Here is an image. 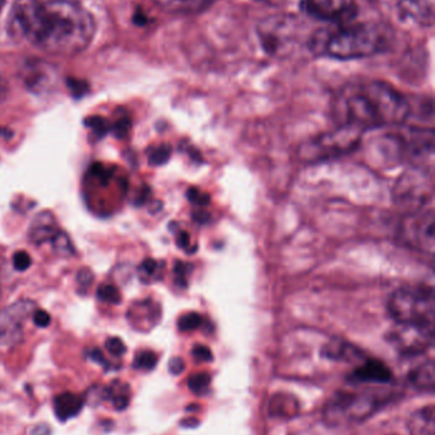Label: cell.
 I'll return each mask as SVG.
<instances>
[{
	"label": "cell",
	"instance_id": "6da1fadb",
	"mask_svg": "<svg viewBox=\"0 0 435 435\" xmlns=\"http://www.w3.org/2000/svg\"><path fill=\"white\" fill-rule=\"evenodd\" d=\"M11 19L27 41L51 55L79 54L95 33L91 13L76 0H14Z\"/></svg>",
	"mask_w": 435,
	"mask_h": 435
},
{
	"label": "cell",
	"instance_id": "7a4b0ae2",
	"mask_svg": "<svg viewBox=\"0 0 435 435\" xmlns=\"http://www.w3.org/2000/svg\"><path fill=\"white\" fill-rule=\"evenodd\" d=\"M334 115L338 126L361 132L401 126L410 118L411 105L385 81H355L336 96Z\"/></svg>",
	"mask_w": 435,
	"mask_h": 435
},
{
	"label": "cell",
	"instance_id": "3957f363",
	"mask_svg": "<svg viewBox=\"0 0 435 435\" xmlns=\"http://www.w3.org/2000/svg\"><path fill=\"white\" fill-rule=\"evenodd\" d=\"M390 31L374 22H348L321 30L308 41L310 50L337 60L377 55L390 45Z\"/></svg>",
	"mask_w": 435,
	"mask_h": 435
},
{
	"label": "cell",
	"instance_id": "277c9868",
	"mask_svg": "<svg viewBox=\"0 0 435 435\" xmlns=\"http://www.w3.org/2000/svg\"><path fill=\"white\" fill-rule=\"evenodd\" d=\"M388 312L397 324L434 329V290L426 286L401 288L388 300Z\"/></svg>",
	"mask_w": 435,
	"mask_h": 435
},
{
	"label": "cell",
	"instance_id": "5b68a950",
	"mask_svg": "<svg viewBox=\"0 0 435 435\" xmlns=\"http://www.w3.org/2000/svg\"><path fill=\"white\" fill-rule=\"evenodd\" d=\"M383 404L385 397L375 392L341 390L334 393L324 405L323 417L332 426L361 423L366 417H372Z\"/></svg>",
	"mask_w": 435,
	"mask_h": 435
},
{
	"label": "cell",
	"instance_id": "8992f818",
	"mask_svg": "<svg viewBox=\"0 0 435 435\" xmlns=\"http://www.w3.org/2000/svg\"><path fill=\"white\" fill-rule=\"evenodd\" d=\"M260 44L270 55H290L303 38V25L295 16L278 14L262 21L258 26Z\"/></svg>",
	"mask_w": 435,
	"mask_h": 435
},
{
	"label": "cell",
	"instance_id": "52a82bcc",
	"mask_svg": "<svg viewBox=\"0 0 435 435\" xmlns=\"http://www.w3.org/2000/svg\"><path fill=\"white\" fill-rule=\"evenodd\" d=\"M359 140L360 131L351 128L338 126L337 130L318 137L305 145L303 156L310 161L341 156L353 150L359 144Z\"/></svg>",
	"mask_w": 435,
	"mask_h": 435
},
{
	"label": "cell",
	"instance_id": "ba28073f",
	"mask_svg": "<svg viewBox=\"0 0 435 435\" xmlns=\"http://www.w3.org/2000/svg\"><path fill=\"white\" fill-rule=\"evenodd\" d=\"M404 242L414 249L433 254L435 239V217L433 209L420 208L406 219L401 227Z\"/></svg>",
	"mask_w": 435,
	"mask_h": 435
},
{
	"label": "cell",
	"instance_id": "9c48e42d",
	"mask_svg": "<svg viewBox=\"0 0 435 435\" xmlns=\"http://www.w3.org/2000/svg\"><path fill=\"white\" fill-rule=\"evenodd\" d=\"M302 9L310 17L334 26L353 22L358 16L356 0H303Z\"/></svg>",
	"mask_w": 435,
	"mask_h": 435
},
{
	"label": "cell",
	"instance_id": "30bf717a",
	"mask_svg": "<svg viewBox=\"0 0 435 435\" xmlns=\"http://www.w3.org/2000/svg\"><path fill=\"white\" fill-rule=\"evenodd\" d=\"M388 341L401 354H422L431 348L434 342V329L396 324L388 334Z\"/></svg>",
	"mask_w": 435,
	"mask_h": 435
},
{
	"label": "cell",
	"instance_id": "8fae6325",
	"mask_svg": "<svg viewBox=\"0 0 435 435\" xmlns=\"http://www.w3.org/2000/svg\"><path fill=\"white\" fill-rule=\"evenodd\" d=\"M33 308L31 300H18L0 311V345H14L22 339L26 320Z\"/></svg>",
	"mask_w": 435,
	"mask_h": 435
},
{
	"label": "cell",
	"instance_id": "7c38bea8",
	"mask_svg": "<svg viewBox=\"0 0 435 435\" xmlns=\"http://www.w3.org/2000/svg\"><path fill=\"white\" fill-rule=\"evenodd\" d=\"M396 190L397 199L404 204L415 205V209L425 208L428 200H431V185L419 171L404 176L398 181Z\"/></svg>",
	"mask_w": 435,
	"mask_h": 435
},
{
	"label": "cell",
	"instance_id": "4fadbf2b",
	"mask_svg": "<svg viewBox=\"0 0 435 435\" xmlns=\"http://www.w3.org/2000/svg\"><path fill=\"white\" fill-rule=\"evenodd\" d=\"M57 232L59 228H57V219L53 213L46 210L38 213L32 219L28 230V239L33 244H41L51 241Z\"/></svg>",
	"mask_w": 435,
	"mask_h": 435
},
{
	"label": "cell",
	"instance_id": "5bb4252c",
	"mask_svg": "<svg viewBox=\"0 0 435 435\" xmlns=\"http://www.w3.org/2000/svg\"><path fill=\"white\" fill-rule=\"evenodd\" d=\"M351 380L355 383L385 385L392 380V372L382 361H368L353 371Z\"/></svg>",
	"mask_w": 435,
	"mask_h": 435
},
{
	"label": "cell",
	"instance_id": "9a60e30c",
	"mask_svg": "<svg viewBox=\"0 0 435 435\" xmlns=\"http://www.w3.org/2000/svg\"><path fill=\"white\" fill-rule=\"evenodd\" d=\"M401 17L423 26H430L434 18L433 0H401L398 4Z\"/></svg>",
	"mask_w": 435,
	"mask_h": 435
},
{
	"label": "cell",
	"instance_id": "2e32d148",
	"mask_svg": "<svg viewBox=\"0 0 435 435\" xmlns=\"http://www.w3.org/2000/svg\"><path fill=\"white\" fill-rule=\"evenodd\" d=\"M164 12L179 16L197 14L209 9L214 0H153Z\"/></svg>",
	"mask_w": 435,
	"mask_h": 435
},
{
	"label": "cell",
	"instance_id": "e0dca14e",
	"mask_svg": "<svg viewBox=\"0 0 435 435\" xmlns=\"http://www.w3.org/2000/svg\"><path fill=\"white\" fill-rule=\"evenodd\" d=\"M410 435H435V410L433 405L415 411L407 423Z\"/></svg>",
	"mask_w": 435,
	"mask_h": 435
},
{
	"label": "cell",
	"instance_id": "ac0fdd59",
	"mask_svg": "<svg viewBox=\"0 0 435 435\" xmlns=\"http://www.w3.org/2000/svg\"><path fill=\"white\" fill-rule=\"evenodd\" d=\"M434 363L425 361L423 364L414 368L409 374L411 383L417 390L424 392H431L434 390Z\"/></svg>",
	"mask_w": 435,
	"mask_h": 435
},
{
	"label": "cell",
	"instance_id": "d6986e66",
	"mask_svg": "<svg viewBox=\"0 0 435 435\" xmlns=\"http://www.w3.org/2000/svg\"><path fill=\"white\" fill-rule=\"evenodd\" d=\"M299 410L297 400L290 395H276L272 398L270 411L272 417H292Z\"/></svg>",
	"mask_w": 435,
	"mask_h": 435
},
{
	"label": "cell",
	"instance_id": "ffe728a7",
	"mask_svg": "<svg viewBox=\"0 0 435 435\" xmlns=\"http://www.w3.org/2000/svg\"><path fill=\"white\" fill-rule=\"evenodd\" d=\"M82 406V400L75 395H63L55 400L57 417H68L77 414Z\"/></svg>",
	"mask_w": 435,
	"mask_h": 435
},
{
	"label": "cell",
	"instance_id": "44dd1931",
	"mask_svg": "<svg viewBox=\"0 0 435 435\" xmlns=\"http://www.w3.org/2000/svg\"><path fill=\"white\" fill-rule=\"evenodd\" d=\"M53 244V249L57 256L60 257H72V256L76 255V249L73 243L70 241V236L63 232V230H59L57 235L53 237V239L50 241Z\"/></svg>",
	"mask_w": 435,
	"mask_h": 435
},
{
	"label": "cell",
	"instance_id": "7402d4cb",
	"mask_svg": "<svg viewBox=\"0 0 435 435\" xmlns=\"http://www.w3.org/2000/svg\"><path fill=\"white\" fill-rule=\"evenodd\" d=\"M83 123H84L87 128L94 130L96 137H99V139L105 137L109 131H110V126H111V125L109 124L108 120L101 118V116H89Z\"/></svg>",
	"mask_w": 435,
	"mask_h": 435
},
{
	"label": "cell",
	"instance_id": "603a6c76",
	"mask_svg": "<svg viewBox=\"0 0 435 435\" xmlns=\"http://www.w3.org/2000/svg\"><path fill=\"white\" fill-rule=\"evenodd\" d=\"M97 298L110 305H119L121 302V294L116 286L104 284L97 289Z\"/></svg>",
	"mask_w": 435,
	"mask_h": 435
},
{
	"label": "cell",
	"instance_id": "cb8c5ba5",
	"mask_svg": "<svg viewBox=\"0 0 435 435\" xmlns=\"http://www.w3.org/2000/svg\"><path fill=\"white\" fill-rule=\"evenodd\" d=\"M171 156V147L167 144L160 145L156 149L152 150L151 154L148 157V162L151 166H163L169 161Z\"/></svg>",
	"mask_w": 435,
	"mask_h": 435
},
{
	"label": "cell",
	"instance_id": "d4e9b609",
	"mask_svg": "<svg viewBox=\"0 0 435 435\" xmlns=\"http://www.w3.org/2000/svg\"><path fill=\"white\" fill-rule=\"evenodd\" d=\"M156 363H158V355L155 354L153 351H150V350H145V351H141L136 356L134 367L150 371L156 366Z\"/></svg>",
	"mask_w": 435,
	"mask_h": 435
},
{
	"label": "cell",
	"instance_id": "484cf974",
	"mask_svg": "<svg viewBox=\"0 0 435 435\" xmlns=\"http://www.w3.org/2000/svg\"><path fill=\"white\" fill-rule=\"evenodd\" d=\"M201 322H202L201 316L197 315L194 312H192V313H187V315H184V316L179 318V321H177V327H179L180 331L187 332V331H193V329H196L197 327H199Z\"/></svg>",
	"mask_w": 435,
	"mask_h": 435
},
{
	"label": "cell",
	"instance_id": "4316f807",
	"mask_svg": "<svg viewBox=\"0 0 435 435\" xmlns=\"http://www.w3.org/2000/svg\"><path fill=\"white\" fill-rule=\"evenodd\" d=\"M131 129H132V120L129 118H120L115 124L110 126V131L116 139H126Z\"/></svg>",
	"mask_w": 435,
	"mask_h": 435
},
{
	"label": "cell",
	"instance_id": "83f0119b",
	"mask_svg": "<svg viewBox=\"0 0 435 435\" xmlns=\"http://www.w3.org/2000/svg\"><path fill=\"white\" fill-rule=\"evenodd\" d=\"M209 380H209V374L198 373L190 377L188 385H189L190 390L194 393H202L209 388Z\"/></svg>",
	"mask_w": 435,
	"mask_h": 435
},
{
	"label": "cell",
	"instance_id": "f1b7e54d",
	"mask_svg": "<svg viewBox=\"0 0 435 435\" xmlns=\"http://www.w3.org/2000/svg\"><path fill=\"white\" fill-rule=\"evenodd\" d=\"M31 256L28 255L26 251H18L13 256V266L17 271H26L31 266Z\"/></svg>",
	"mask_w": 435,
	"mask_h": 435
},
{
	"label": "cell",
	"instance_id": "f546056e",
	"mask_svg": "<svg viewBox=\"0 0 435 435\" xmlns=\"http://www.w3.org/2000/svg\"><path fill=\"white\" fill-rule=\"evenodd\" d=\"M105 348L113 356H121L126 354V345L119 337H110L108 341L105 342Z\"/></svg>",
	"mask_w": 435,
	"mask_h": 435
},
{
	"label": "cell",
	"instance_id": "4dcf8cb0",
	"mask_svg": "<svg viewBox=\"0 0 435 435\" xmlns=\"http://www.w3.org/2000/svg\"><path fill=\"white\" fill-rule=\"evenodd\" d=\"M91 172L95 176L97 180L100 181L101 185H108L109 181L111 179V171L105 167L101 163H95L91 167Z\"/></svg>",
	"mask_w": 435,
	"mask_h": 435
},
{
	"label": "cell",
	"instance_id": "1f68e13d",
	"mask_svg": "<svg viewBox=\"0 0 435 435\" xmlns=\"http://www.w3.org/2000/svg\"><path fill=\"white\" fill-rule=\"evenodd\" d=\"M95 275L89 268H82L77 273V283L82 288H89L92 286Z\"/></svg>",
	"mask_w": 435,
	"mask_h": 435
},
{
	"label": "cell",
	"instance_id": "d6a6232c",
	"mask_svg": "<svg viewBox=\"0 0 435 435\" xmlns=\"http://www.w3.org/2000/svg\"><path fill=\"white\" fill-rule=\"evenodd\" d=\"M68 87L72 91V94L77 97V98L82 97L89 91V86L84 81H77V79H70L68 81Z\"/></svg>",
	"mask_w": 435,
	"mask_h": 435
},
{
	"label": "cell",
	"instance_id": "836d02e7",
	"mask_svg": "<svg viewBox=\"0 0 435 435\" xmlns=\"http://www.w3.org/2000/svg\"><path fill=\"white\" fill-rule=\"evenodd\" d=\"M32 320H33V324H36L38 327H43V329L48 327L51 322L50 315L44 310H35Z\"/></svg>",
	"mask_w": 435,
	"mask_h": 435
},
{
	"label": "cell",
	"instance_id": "e575fe53",
	"mask_svg": "<svg viewBox=\"0 0 435 435\" xmlns=\"http://www.w3.org/2000/svg\"><path fill=\"white\" fill-rule=\"evenodd\" d=\"M193 356L198 361H209L212 359V354H211L209 349L202 346V345L194 346V349H193Z\"/></svg>",
	"mask_w": 435,
	"mask_h": 435
},
{
	"label": "cell",
	"instance_id": "d590c367",
	"mask_svg": "<svg viewBox=\"0 0 435 435\" xmlns=\"http://www.w3.org/2000/svg\"><path fill=\"white\" fill-rule=\"evenodd\" d=\"M188 199L193 204H196V205L202 206L209 203V199L207 198H202V193L198 191L196 188H190L189 191H188Z\"/></svg>",
	"mask_w": 435,
	"mask_h": 435
},
{
	"label": "cell",
	"instance_id": "8d00e7d4",
	"mask_svg": "<svg viewBox=\"0 0 435 435\" xmlns=\"http://www.w3.org/2000/svg\"><path fill=\"white\" fill-rule=\"evenodd\" d=\"M158 262L152 260V259H147L141 265V271H143L147 275H153L158 271Z\"/></svg>",
	"mask_w": 435,
	"mask_h": 435
},
{
	"label": "cell",
	"instance_id": "74e56055",
	"mask_svg": "<svg viewBox=\"0 0 435 435\" xmlns=\"http://www.w3.org/2000/svg\"><path fill=\"white\" fill-rule=\"evenodd\" d=\"M187 266L184 265L183 262H177L174 271H175V276H177V281H180V286H185V278H187Z\"/></svg>",
	"mask_w": 435,
	"mask_h": 435
},
{
	"label": "cell",
	"instance_id": "f35d334b",
	"mask_svg": "<svg viewBox=\"0 0 435 435\" xmlns=\"http://www.w3.org/2000/svg\"><path fill=\"white\" fill-rule=\"evenodd\" d=\"M169 368H170V372L172 374L182 373L184 369L183 359H180V358H174V359H171Z\"/></svg>",
	"mask_w": 435,
	"mask_h": 435
},
{
	"label": "cell",
	"instance_id": "ab89813d",
	"mask_svg": "<svg viewBox=\"0 0 435 435\" xmlns=\"http://www.w3.org/2000/svg\"><path fill=\"white\" fill-rule=\"evenodd\" d=\"M177 244H179V247H182V249H188V247H189V236H188L185 232H182V233L177 236Z\"/></svg>",
	"mask_w": 435,
	"mask_h": 435
},
{
	"label": "cell",
	"instance_id": "60d3db41",
	"mask_svg": "<svg viewBox=\"0 0 435 435\" xmlns=\"http://www.w3.org/2000/svg\"><path fill=\"white\" fill-rule=\"evenodd\" d=\"M6 92H8V87H6V81L0 77V102H3L6 98Z\"/></svg>",
	"mask_w": 435,
	"mask_h": 435
},
{
	"label": "cell",
	"instance_id": "b9f144b4",
	"mask_svg": "<svg viewBox=\"0 0 435 435\" xmlns=\"http://www.w3.org/2000/svg\"><path fill=\"white\" fill-rule=\"evenodd\" d=\"M12 135V131L6 130V129H1V128H0V137H11Z\"/></svg>",
	"mask_w": 435,
	"mask_h": 435
},
{
	"label": "cell",
	"instance_id": "7bdbcfd3",
	"mask_svg": "<svg viewBox=\"0 0 435 435\" xmlns=\"http://www.w3.org/2000/svg\"><path fill=\"white\" fill-rule=\"evenodd\" d=\"M6 0H0V12H1V9L4 8V6H6Z\"/></svg>",
	"mask_w": 435,
	"mask_h": 435
}]
</instances>
